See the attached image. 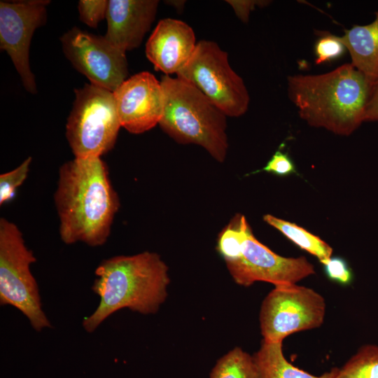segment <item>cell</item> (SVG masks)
<instances>
[{"label": "cell", "instance_id": "obj_8", "mask_svg": "<svg viewBox=\"0 0 378 378\" xmlns=\"http://www.w3.org/2000/svg\"><path fill=\"white\" fill-rule=\"evenodd\" d=\"M325 314V300L314 290L296 284L274 286L260 308L262 340L283 342L294 332L318 328Z\"/></svg>", "mask_w": 378, "mask_h": 378}, {"label": "cell", "instance_id": "obj_10", "mask_svg": "<svg viewBox=\"0 0 378 378\" xmlns=\"http://www.w3.org/2000/svg\"><path fill=\"white\" fill-rule=\"evenodd\" d=\"M49 2H0V48L9 55L24 88L31 94L37 92V88L29 66V46L34 31L46 22Z\"/></svg>", "mask_w": 378, "mask_h": 378}, {"label": "cell", "instance_id": "obj_11", "mask_svg": "<svg viewBox=\"0 0 378 378\" xmlns=\"http://www.w3.org/2000/svg\"><path fill=\"white\" fill-rule=\"evenodd\" d=\"M226 265L233 280L244 286L256 281L274 286L297 284L315 273L314 265L305 257L276 254L254 237L251 228L244 240L241 257Z\"/></svg>", "mask_w": 378, "mask_h": 378}, {"label": "cell", "instance_id": "obj_19", "mask_svg": "<svg viewBox=\"0 0 378 378\" xmlns=\"http://www.w3.org/2000/svg\"><path fill=\"white\" fill-rule=\"evenodd\" d=\"M250 229L246 217L237 214L220 231L216 249L226 264L233 262L241 257L243 242Z\"/></svg>", "mask_w": 378, "mask_h": 378}, {"label": "cell", "instance_id": "obj_7", "mask_svg": "<svg viewBox=\"0 0 378 378\" xmlns=\"http://www.w3.org/2000/svg\"><path fill=\"white\" fill-rule=\"evenodd\" d=\"M176 75L202 92L226 116L239 117L247 111L250 97L244 80L216 43L199 41Z\"/></svg>", "mask_w": 378, "mask_h": 378}, {"label": "cell", "instance_id": "obj_13", "mask_svg": "<svg viewBox=\"0 0 378 378\" xmlns=\"http://www.w3.org/2000/svg\"><path fill=\"white\" fill-rule=\"evenodd\" d=\"M192 29L172 18L160 20L146 45V55L155 69L165 75L177 74L188 62L196 45Z\"/></svg>", "mask_w": 378, "mask_h": 378}, {"label": "cell", "instance_id": "obj_2", "mask_svg": "<svg viewBox=\"0 0 378 378\" xmlns=\"http://www.w3.org/2000/svg\"><path fill=\"white\" fill-rule=\"evenodd\" d=\"M94 274L92 290L100 300L93 313L83 320L88 332H93L122 309L155 314L167 297L169 268L155 252L111 257L99 263Z\"/></svg>", "mask_w": 378, "mask_h": 378}, {"label": "cell", "instance_id": "obj_17", "mask_svg": "<svg viewBox=\"0 0 378 378\" xmlns=\"http://www.w3.org/2000/svg\"><path fill=\"white\" fill-rule=\"evenodd\" d=\"M263 220L300 248L316 256L321 263L332 257V248L330 246L303 227L270 214L263 216Z\"/></svg>", "mask_w": 378, "mask_h": 378}, {"label": "cell", "instance_id": "obj_4", "mask_svg": "<svg viewBox=\"0 0 378 378\" xmlns=\"http://www.w3.org/2000/svg\"><path fill=\"white\" fill-rule=\"evenodd\" d=\"M164 108L160 127L176 142L196 144L216 161L227 155L226 115L202 92L189 83L162 76Z\"/></svg>", "mask_w": 378, "mask_h": 378}, {"label": "cell", "instance_id": "obj_26", "mask_svg": "<svg viewBox=\"0 0 378 378\" xmlns=\"http://www.w3.org/2000/svg\"><path fill=\"white\" fill-rule=\"evenodd\" d=\"M226 2L231 6L237 16L243 22L248 20L250 13L256 6H264L268 4V1L253 0H228Z\"/></svg>", "mask_w": 378, "mask_h": 378}, {"label": "cell", "instance_id": "obj_28", "mask_svg": "<svg viewBox=\"0 0 378 378\" xmlns=\"http://www.w3.org/2000/svg\"><path fill=\"white\" fill-rule=\"evenodd\" d=\"M166 2L177 9H182L185 4V1H167Z\"/></svg>", "mask_w": 378, "mask_h": 378}, {"label": "cell", "instance_id": "obj_6", "mask_svg": "<svg viewBox=\"0 0 378 378\" xmlns=\"http://www.w3.org/2000/svg\"><path fill=\"white\" fill-rule=\"evenodd\" d=\"M120 127L113 92L91 83L75 90L66 125L74 158H101L114 147Z\"/></svg>", "mask_w": 378, "mask_h": 378}, {"label": "cell", "instance_id": "obj_3", "mask_svg": "<svg viewBox=\"0 0 378 378\" xmlns=\"http://www.w3.org/2000/svg\"><path fill=\"white\" fill-rule=\"evenodd\" d=\"M288 94L308 125L348 136L363 122L373 83L351 63L321 74L287 78Z\"/></svg>", "mask_w": 378, "mask_h": 378}, {"label": "cell", "instance_id": "obj_16", "mask_svg": "<svg viewBox=\"0 0 378 378\" xmlns=\"http://www.w3.org/2000/svg\"><path fill=\"white\" fill-rule=\"evenodd\" d=\"M260 378H333L335 369L320 376L304 371L287 360L283 353L282 342L262 340L253 355Z\"/></svg>", "mask_w": 378, "mask_h": 378}, {"label": "cell", "instance_id": "obj_9", "mask_svg": "<svg viewBox=\"0 0 378 378\" xmlns=\"http://www.w3.org/2000/svg\"><path fill=\"white\" fill-rule=\"evenodd\" d=\"M60 40L65 57L91 84L113 92L126 80L128 65L125 52L105 36L74 27Z\"/></svg>", "mask_w": 378, "mask_h": 378}, {"label": "cell", "instance_id": "obj_14", "mask_svg": "<svg viewBox=\"0 0 378 378\" xmlns=\"http://www.w3.org/2000/svg\"><path fill=\"white\" fill-rule=\"evenodd\" d=\"M158 4V0L108 1L105 37L125 52L139 47L155 18Z\"/></svg>", "mask_w": 378, "mask_h": 378}, {"label": "cell", "instance_id": "obj_1", "mask_svg": "<svg viewBox=\"0 0 378 378\" xmlns=\"http://www.w3.org/2000/svg\"><path fill=\"white\" fill-rule=\"evenodd\" d=\"M53 197L64 244L94 247L106 242L120 203L101 158H74L64 163Z\"/></svg>", "mask_w": 378, "mask_h": 378}, {"label": "cell", "instance_id": "obj_15", "mask_svg": "<svg viewBox=\"0 0 378 378\" xmlns=\"http://www.w3.org/2000/svg\"><path fill=\"white\" fill-rule=\"evenodd\" d=\"M351 64L373 84L378 80V10L368 24H354L340 36Z\"/></svg>", "mask_w": 378, "mask_h": 378}, {"label": "cell", "instance_id": "obj_21", "mask_svg": "<svg viewBox=\"0 0 378 378\" xmlns=\"http://www.w3.org/2000/svg\"><path fill=\"white\" fill-rule=\"evenodd\" d=\"M31 161L32 158L29 156L14 169L0 175L1 206L14 197L17 188L28 176Z\"/></svg>", "mask_w": 378, "mask_h": 378}, {"label": "cell", "instance_id": "obj_23", "mask_svg": "<svg viewBox=\"0 0 378 378\" xmlns=\"http://www.w3.org/2000/svg\"><path fill=\"white\" fill-rule=\"evenodd\" d=\"M106 0H81L78 2L80 20L90 27L96 28L106 17Z\"/></svg>", "mask_w": 378, "mask_h": 378}, {"label": "cell", "instance_id": "obj_22", "mask_svg": "<svg viewBox=\"0 0 378 378\" xmlns=\"http://www.w3.org/2000/svg\"><path fill=\"white\" fill-rule=\"evenodd\" d=\"M346 50L340 36L320 31L319 37L314 45L315 63L318 65L336 60L341 57Z\"/></svg>", "mask_w": 378, "mask_h": 378}, {"label": "cell", "instance_id": "obj_25", "mask_svg": "<svg viewBox=\"0 0 378 378\" xmlns=\"http://www.w3.org/2000/svg\"><path fill=\"white\" fill-rule=\"evenodd\" d=\"M258 172H265L279 176H286L295 174V166L289 155L277 150L263 168Z\"/></svg>", "mask_w": 378, "mask_h": 378}, {"label": "cell", "instance_id": "obj_5", "mask_svg": "<svg viewBox=\"0 0 378 378\" xmlns=\"http://www.w3.org/2000/svg\"><path fill=\"white\" fill-rule=\"evenodd\" d=\"M36 259L20 228L0 218V304L18 309L37 332L52 328L30 267Z\"/></svg>", "mask_w": 378, "mask_h": 378}, {"label": "cell", "instance_id": "obj_24", "mask_svg": "<svg viewBox=\"0 0 378 378\" xmlns=\"http://www.w3.org/2000/svg\"><path fill=\"white\" fill-rule=\"evenodd\" d=\"M327 276L342 285L349 284L353 279V273L347 262L340 257H331L323 263Z\"/></svg>", "mask_w": 378, "mask_h": 378}, {"label": "cell", "instance_id": "obj_12", "mask_svg": "<svg viewBox=\"0 0 378 378\" xmlns=\"http://www.w3.org/2000/svg\"><path fill=\"white\" fill-rule=\"evenodd\" d=\"M121 127L132 134L144 133L159 124L163 113L161 85L148 71L136 74L113 92Z\"/></svg>", "mask_w": 378, "mask_h": 378}, {"label": "cell", "instance_id": "obj_20", "mask_svg": "<svg viewBox=\"0 0 378 378\" xmlns=\"http://www.w3.org/2000/svg\"><path fill=\"white\" fill-rule=\"evenodd\" d=\"M333 378H378V345L366 344L340 368Z\"/></svg>", "mask_w": 378, "mask_h": 378}, {"label": "cell", "instance_id": "obj_18", "mask_svg": "<svg viewBox=\"0 0 378 378\" xmlns=\"http://www.w3.org/2000/svg\"><path fill=\"white\" fill-rule=\"evenodd\" d=\"M210 378H260L253 356L235 347L220 358L210 372Z\"/></svg>", "mask_w": 378, "mask_h": 378}, {"label": "cell", "instance_id": "obj_27", "mask_svg": "<svg viewBox=\"0 0 378 378\" xmlns=\"http://www.w3.org/2000/svg\"><path fill=\"white\" fill-rule=\"evenodd\" d=\"M363 122H378V80L373 84L365 109Z\"/></svg>", "mask_w": 378, "mask_h": 378}]
</instances>
